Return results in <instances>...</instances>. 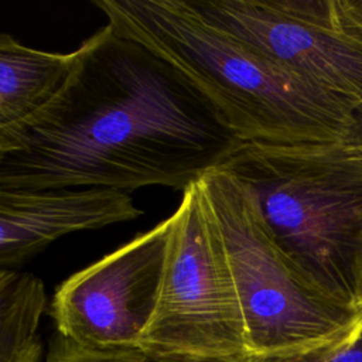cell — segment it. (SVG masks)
<instances>
[{"instance_id": "cell-1", "label": "cell", "mask_w": 362, "mask_h": 362, "mask_svg": "<svg viewBox=\"0 0 362 362\" xmlns=\"http://www.w3.org/2000/svg\"><path fill=\"white\" fill-rule=\"evenodd\" d=\"M242 144L181 71L106 24L45 107L0 129V191L182 192Z\"/></svg>"}, {"instance_id": "cell-2", "label": "cell", "mask_w": 362, "mask_h": 362, "mask_svg": "<svg viewBox=\"0 0 362 362\" xmlns=\"http://www.w3.org/2000/svg\"><path fill=\"white\" fill-rule=\"evenodd\" d=\"M107 24L181 71L243 143L341 144L356 107L202 18L188 0H96Z\"/></svg>"}, {"instance_id": "cell-3", "label": "cell", "mask_w": 362, "mask_h": 362, "mask_svg": "<svg viewBox=\"0 0 362 362\" xmlns=\"http://www.w3.org/2000/svg\"><path fill=\"white\" fill-rule=\"evenodd\" d=\"M219 168L245 182L280 247L331 297L356 305L362 168L341 144L243 143Z\"/></svg>"}, {"instance_id": "cell-4", "label": "cell", "mask_w": 362, "mask_h": 362, "mask_svg": "<svg viewBox=\"0 0 362 362\" xmlns=\"http://www.w3.org/2000/svg\"><path fill=\"white\" fill-rule=\"evenodd\" d=\"M198 185L239 296L249 356L338 346L362 334V311L317 287L287 256L250 188L223 168Z\"/></svg>"}, {"instance_id": "cell-5", "label": "cell", "mask_w": 362, "mask_h": 362, "mask_svg": "<svg viewBox=\"0 0 362 362\" xmlns=\"http://www.w3.org/2000/svg\"><path fill=\"white\" fill-rule=\"evenodd\" d=\"M171 216L164 273L139 348L153 359L243 361V313L218 228L198 182Z\"/></svg>"}, {"instance_id": "cell-6", "label": "cell", "mask_w": 362, "mask_h": 362, "mask_svg": "<svg viewBox=\"0 0 362 362\" xmlns=\"http://www.w3.org/2000/svg\"><path fill=\"white\" fill-rule=\"evenodd\" d=\"M208 23L307 82L362 106V33L337 0H188Z\"/></svg>"}, {"instance_id": "cell-7", "label": "cell", "mask_w": 362, "mask_h": 362, "mask_svg": "<svg viewBox=\"0 0 362 362\" xmlns=\"http://www.w3.org/2000/svg\"><path fill=\"white\" fill-rule=\"evenodd\" d=\"M171 216L69 276L54 291L57 334L92 349H134L154 313Z\"/></svg>"}, {"instance_id": "cell-8", "label": "cell", "mask_w": 362, "mask_h": 362, "mask_svg": "<svg viewBox=\"0 0 362 362\" xmlns=\"http://www.w3.org/2000/svg\"><path fill=\"white\" fill-rule=\"evenodd\" d=\"M129 192L109 188L0 191V266L14 269L78 230L136 219Z\"/></svg>"}, {"instance_id": "cell-9", "label": "cell", "mask_w": 362, "mask_h": 362, "mask_svg": "<svg viewBox=\"0 0 362 362\" xmlns=\"http://www.w3.org/2000/svg\"><path fill=\"white\" fill-rule=\"evenodd\" d=\"M76 61L68 54L27 47L7 33L0 35V129L25 122L64 88Z\"/></svg>"}, {"instance_id": "cell-10", "label": "cell", "mask_w": 362, "mask_h": 362, "mask_svg": "<svg viewBox=\"0 0 362 362\" xmlns=\"http://www.w3.org/2000/svg\"><path fill=\"white\" fill-rule=\"evenodd\" d=\"M45 303L37 276L0 269V362H40L38 325Z\"/></svg>"}, {"instance_id": "cell-11", "label": "cell", "mask_w": 362, "mask_h": 362, "mask_svg": "<svg viewBox=\"0 0 362 362\" xmlns=\"http://www.w3.org/2000/svg\"><path fill=\"white\" fill-rule=\"evenodd\" d=\"M47 362H150V358L140 348L92 349L55 334L51 339Z\"/></svg>"}, {"instance_id": "cell-12", "label": "cell", "mask_w": 362, "mask_h": 362, "mask_svg": "<svg viewBox=\"0 0 362 362\" xmlns=\"http://www.w3.org/2000/svg\"><path fill=\"white\" fill-rule=\"evenodd\" d=\"M341 147L349 160L362 168V106L356 109L351 129Z\"/></svg>"}, {"instance_id": "cell-13", "label": "cell", "mask_w": 362, "mask_h": 362, "mask_svg": "<svg viewBox=\"0 0 362 362\" xmlns=\"http://www.w3.org/2000/svg\"><path fill=\"white\" fill-rule=\"evenodd\" d=\"M337 4L345 23L362 33V0H337Z\"/></svg>"}, {"instance_id": "cell-14", "label": "cell", "mask_w": 362, "mask_h": 362, "mask_svg": "<svg viewBox=\"0 0 362 362\" xmlns=\"http://www.w3.org/2000/svg\"><path fill=\"white\" fill-rule=\"evenodd\" d=\"M354 293H355L356 305L362 311V239H361V245H359L355 266H354Z\"/></svg>"}]
</instances>
